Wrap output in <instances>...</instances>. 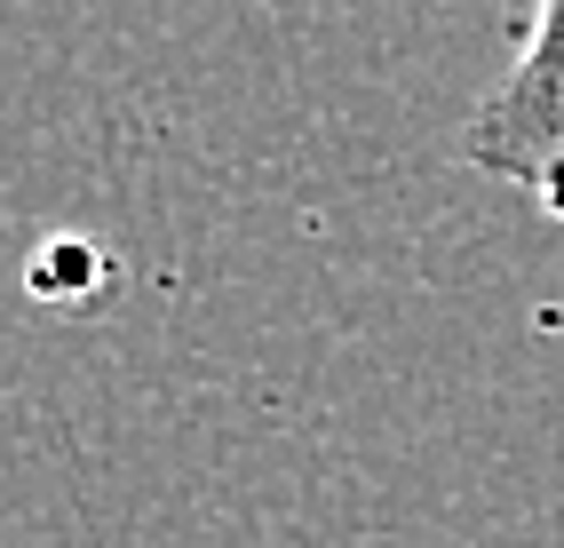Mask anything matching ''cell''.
Masks as SVG:
<instances>
[{
  "instance_id": "obj_1",
  "label": "cell",
  "mask_w": 564,
  "mask_h": 548,
  "mask_svg": "<svg viewBox=\"0 0 564 548\" xmlns=\"http://www.w3.org/2000/svg\"><path fill=\"white\" fill-rule=\"evenodd\" d=\"M462 167L564 223V0H541L509 72L462 120Z\"/></svg>"
}]
</instances>
